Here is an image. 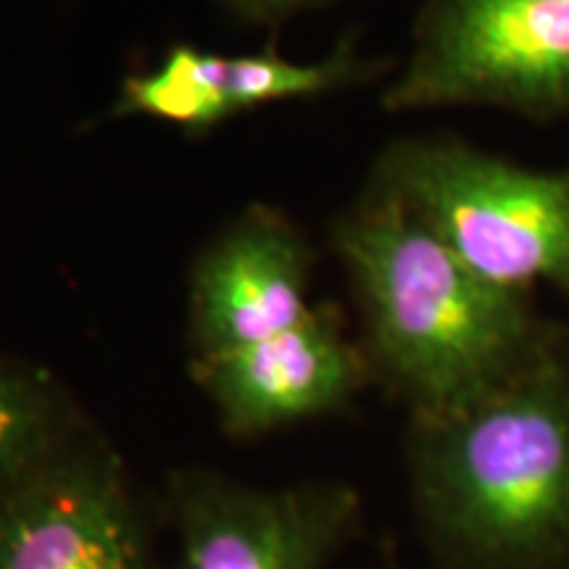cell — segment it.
Instances as JSON below:
<instances>
[{"mask_svg":"<svg viewBox=\"0 0 569 569\" xmlns=\"http://www.w3.org/2000/svg\"><path fill=\"white\" fill-rule=\"evenodd\" d=\"M386 113L498 109L569 117V0H422L409 53L382 82Z\"/></svg>","mask_w":569,"mask_h":569,"instance_id":"4","label":"cell"},{"mask_svg":"<svg viewBox=\"0 0 569 569\" xmlns=\"http://www.w3.org/2000/svg\"><path fill=\"white\" fill-rule=\"evenodd\" d=\"M213 9L253 30H277L306 11L322 9L336 0H209Z\"/></svg>","mask_w":569,"mask_h":569,"instance_id":"11","label":"cell"},{"mask_svg":"<svg viewBox=\"0 0 569 569\" xmlns=\"http://www.w3.org/2000/svg\"><path fill=\"white\" fill-rule=\"evenodd\" d=\"M348 507L327 490L209 493L184 519L182 569H317Z\"/></svg>","mask_w":569,"mask_h":569,"instance_id":"9","label":"cell"},{"mask_svg":"<svg viewBox=\"0 0 569 569\" xmlns=\"http://www.w3.org/2000/svg\"><path fill=\"white\" fill-rule=\"evenodd\" d=\"M196 375L230 430L259 432L343 403L365 380V356L346 338L336 311L315 306L277 336L198 356Z\"/></svg>","mask_w":569,"mask_h":569,"instance_id":"7","label":"cell"},{"mask_svg":"<svg viewBox=\"0 0 569 569\" xmlns=\"http://www.w3.org/2000/svg\"><path fill=\"white\" fill-rule=\"evenodd\" d=\"M0 569H146L122 488L88 465L30 482L0 517Z\"/></svg>","mask_w":569,"mask_h":569,"instance_id":"8","label":"cell"},{"mask_svg":"<svg viewBox=\"0 0 569 569\" xmlns=\"http://www.w3.org/2000/svg\"><path fill=\"white\" fill-rule=\"evenodd\" d=\"M42 430V401L32 382L0 372V475L30 457Z\"/></svg>","mask_w":569,"mask_h":569,"instance_id":"10","label":"cell"},{"mask_svg":"<svg viewBox=\"0 0 569 569\" xmlns=\"http://www.w3.org/2000/svg\"><path fill=\"white\" fill-rule=\"evenodd\" d=\"M369 180L486 280L569 298V167H528L457 134H409L382 148Z\"/></svg>","mask_w":569,"mask_h":569,"instance_id":"3","label":"cell"},{"mask_svg":"<svg viewBox=\"0 0 569 569\" xmlns=\"http://www.w3.org/2000/svg\"><path fill=\"white\" fill-rule=\"evenodd\" d=\"M396 61L361 51L353 34L311 61L288 59L277 46L253 53H213L177 42L153 69L119 82L111 119H153L201 138L243 113L277 103L315 101L361 84L386 82Z\"/></svg>","mask_w":569,"mask_h":569,"instance_id":"5","label":"cell"},{"mask_svg":"<svg viewBox=\"0 0 569 569\" xmlns=\"http://www.w3.org/2000/svg\"><path fill=\"white\" fill-rule=\"evenodd\" d=\"M311 248L288 213L246 206L203 253L190 280L198 356L227 353L288 330L315 311Z\"/></svg>","mask_w":569,"mask_h":569,"instance_id":"6","label":"cell"},{"mask_svg":"<svg viewBox=\"0 0 569 569\" xmlns=\"http://www.w3.org/2000/svg\"><path fill=\"white\" fill-rule=\"evenodd\" d=\"M425 490L465 549L496 561L569 540V382L549 353L453 415L432 419Z\"/></svg>","mask_w":569,"mask_h":569,"instance_id":"2","label":"cell"},{"mask_svg":"<svg viewBox=\"0 0 569 569\" xmlns=\"http://www.w3.org/2000/svg\"><path fill=\"white\" fill-rule=\"evenodd\" d=\"M375 361L440 419L469 407L546 353L528 296L461 261L380 182L332 224Z\"/></svg>","mask_w":569,"mask_h":569,"instance_id":"1","label":"cell"}]
</instances>
